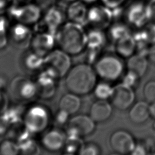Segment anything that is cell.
Returning a JSON list of instances; mask_svg holds the SVG:
<instances>
[{
  "instance_id": "12",
  "label": "cell",
  "mask_w": 155,
  "mask_h": 155,
  "mask_svg": "<svg viewBox=\"0 0 155 155\" xmlns=\"http://www.w3.org/2000/svg\"><path fill=\"white\" fill-rule=\"evenodd\" d=\"M136 95L132 87L124 83L118 84L113 88L110 97L112 105L119 110H126L134 103Z\"/></svg>"
},
{
  "instance_id": "42",
  "label": "cell",
  "mask_w": 155,
  "mask_h": 155,
  "mask_svg": "<svg viewBox=\"0 0 155 155\" xmlns=\"http://www.w3.org/2000/svg\"><path fill=\"white\" fill-rule=\"evenodd\" d=\"M8 107L7 97L3 90L0 89V114L5 111Z\"/></svg>"
},
{
  "instance_id": "9",
  "label": "cell",
  "mask_w": 155,
  "mask_h": 155,
  "mask_svg": "<svg viewBox=\"0 0 155 155\" xmlns=\"http://www.w3.org/2000/svg\"><path fill=\"white\" fill-rule=\"evenodd\" d=\"M113 15L111 8L104 4H94L88 9L87 22L94 28L104 30L111 24Z\"/></svg>"
},
{
  "instance_id": "49",
  "label": "cell",
  "mask_w": 155,
  "mask_h": 155,
  "mask_svg": "<svg viewBox=\"0 0 155 155\" xmlns=\"http://www.w3.org/2000/svg\"><path fill=\"white\" fill-rule=\"evenodd\" d=\"M84 3H85L87 5V4H93L94 2H96L97 0H81Z\"/></svg>"
},
{
  "instance_id": "5",
  "label": "cell",
  "mask_w": 155,
  "mask_h": 155,
  "mask_svg": "<svg viewBox=\"0 0 155 155\" xmlns=\"http://www.w3.org/2000/svg\"><path fill=\"white\" fill-rule=\"evenodd\" d=\"M7 10L10 18L16 22L28 26L36 24L40 21L43 12L34 2L25 4H12Z\"/></svg>"
},
{
  "instance_id": "14",
  "label": "cell",
  "mask_w": 155,
  "mask_h": 155,
  "mask_svg": "<svg viewBox=\"0 0 155 155\" xmlns=\"http://www.w3.org/2000/svg\"><path fill=\"white\" fill-rule=\"evenodd\" d=\"M128 24L137 28L143 27L149 21L146 2L136 1L131 3L125 11Z\"/></svg>"
},
{
  "instance_id": "20",
  "label": "cell",
  "mask_w": 155,
  "mask_h": 155,
  "mask_svg": "<svg viewBox=\"0 0 155 155\" xmlns=\"http://www.w3.org/2000/svg\"><path fill=\"white\" fill-rule=\"evenodd\" d=\"M127 67L128 71L142 77L147 72L148 67V59L140 53L133 54L128 58Z\"/></svg>"
},
{
  "instance_id": "1",
  "label": "cell",
  "mask_w": 155,
  "mask_h": 155,
  "mask_svg": "<svg viewBox=\"0 0 155 155\" xmlns=\"http://www.w3.org/2000/svg\"><path fill=\"white\" fill-rule=\"evenodd\" d=\"M55 36L59 48L70 55L78 54L87 47V32L82 24L71 21L64 23Z\"/></svg>"
},
{
  "instance_id": "45",
  "label": "cell",
  "mask_w": 155,
  "mask_h": 155,
  "mask_svg": "<svg viewBox=\"0 0 155 155\" xmlns=\"http://www.w3.org/2000/svg\"><path fill=\"white\" fill-rule=\"evenodd\" d=\"M146 153H147V151L143 145H139V144H137V145L136 144V146L131 154H137V155L138 154L143 155V154H145Z\"/></svg>"
},
{
  "instance_id": "8",
  "label": "cell",
  "mask_w": 155,
  "mask_h": 155,
  "mask_svg": "<svg viewBox=\"0 0 155 155\" xmlns=\"http://www.w3.org/2000/svg\"><path fill=\"white\" fill-rule=\"evenodd\" d=\"M66 18L65 11L56 5L43 11L42 17L38 22L39 29L36 32L45 31L56 35Z\"/></svg>"
},
{
  "instance_id": "34",
  "label": "cell",
  "mask_w": 155,
  "mask_h": 155,
  "mask_svg": "<svg viewBox=\"0 0 155 155\" xmlns=\"http://www.w3.org/2000/svg\"><path fill=\"white\" fill-rule=\"evenodd\" d=\"M148 43L155 44V21H149L142 29Z\"/></svg>"
},
{
  "instance_id": "38",
  "label": "cell",
  "mask_w": 155,
  "mask_h": 155,
  "mask_svg": "<svg viewBox=\"0 0 155 155\" xmlns=\"http://www.w3.org/2000/svg\"><path fill=\"white\" fill-rule=\"evenodd\" d=\"M10 124L5 119V117L2 115L0 114V136L5 135L6 133H8L10 128Z\"/></svg>"
},
{
  "instance_id": "24",
  "label": "cell",
  "mask_w": 155,
  "mask_h": 155,
  "mask_svg": "<svg viewBox=\"0 0 155 155\" xmlns=\"http://www.w3.org/2000/svg\"><path fill=\"white\" fill-rule=\"evenodd\" d=\"M102 30V29L93 27L87 33V48L99 50L104 46L105 43L106 36Z\"/></svg>"
},
{
  "instance_id": "27",
  "label": "cell",
  "mask_w": 155,
  "mask_h": 155,
  "mask_svg": "<svg viewBox=\"0 0 155 155\" xmlns=\"http://www.w3.org/2000/svg\"><path fill=\"white\" fill-rule=\"evenodd\" d=\"M108 34L110 37L116 42L118 39L131 34V32L127 24L117 22L110 25Z\"/></svg>"
},
{
  "instance_id": "15",
  "label": "cell",
  "mask_w": 155,
  "mask_h": 155,
  "mask_svg": "<svg viewBox=\"0 0 155 155\" xmlns=\"http://www.w3.org/2000/svg\"><path fill=\"white\" fill-rule=\"evenodd\" d=\"M33 32L29 26L20 22H16L10 27L8 37L11 42L17 48H26L30 44Z\"/></svg>"
},
{
  "instance_id": "10",
  "label": "cell",
  "mask_w": 155,
  "mask_h": 155,
  "mask_svg": "<svg viewBox=\"0 0 155 155\" xmlns=\"http://www.w3.org/2000/svg\"><path fill=\"white\" fill-rule=\"evenodd\" d=\"M96 128V122L90 115L78 114L69 119L66 133L68 136L84 137L93 133Z\"/></svg>"
},
{
  "instance_id": "37",
  "label": "cell",
  "mask_w": 155,
  "mask_h": 155,
  "mask_svg": "<svg viewBox=\"0 0 155 155\" xmlns=\"http://www.w3.org/2000/svg\"><path fill=\"white\" fill-rule=\"evenodd\" d=\"M10 27L8 19L0 15V36L8 35Z\"/></svg>"
},
{
  "instance_id": "40",
  "label": "cell",
  "mask_w": 155,
  "mask_h": 155,
  "mask_svg": "<svg viewBox=\"0 0 155 155\" xmlns=\"http://www.w3.org/2000/svg\"><path fill=\"white\" fill-rule=\"evenodd\" d=\"M139 78L135 74L133 73L132 72L128 71V73L124 78L122 82L133 87V85L136 84Z\"/></svg>"
},
{
  "instance_id": "47",
  "label": "cell",
  "mask_w": 155,
  "mask_h": 155,
  "mask_svg": "<svg viewBox=\"0 0 155 155\" xmlns=\"http://www.w3.org/2000/svg\"><path fill=\"white\" fill-rule=\"evenodd\" d=\"M149 113L150 117L155 119V102L149 104Z\"/></svg>"
},
{
  "instance_id": "18",
  "label": "cell",
  "mask_w": 155,
  "mask_h": 155,
  "mask_svg": "<svg viewBox=\"0 0 155 155\" xmlns=\"http://www.w3.org/2000/svg\"><path fill=\"white\" fill-rule=\"evenodd\" d=\"M88 8L87 4L81 0H74L67 4L65 10L66 18L68 21L83 25L87 23Z\"/></svg>"
},
{
  "instance_id": "32",
  "label": "cell",
  "mask_w": 155,
  "mask_h": 155,
  "mask_svg": "<svg viewBox=\"0 0 155 155\" xmlns=\"http://www.w3.org/2000/svg\"><path fill=\"white\" fill-rule=\"evenodd\" d=\"M143 94L145 101L149 104L155 102V80L146 82L143 88Z\"/></svg>"
},
{
  "instance_id": "33",
  "label": "cell",
  "mask_w": 155,
  "mask_h": 155,
  "mask_svg": "<svg viewBox=\"0 0 155 155\" xmlns=\"http://www.w3.org/2000/svg\"><path fill=\"white\" fill-rule=\"evenodd\" d=\"M101 153V149L98 145L93 142L82 143L78 154L80 155H98Z\"/></svg>"
},
{
  "instance_id": "41",
  "label": "cell",
  "mask_w": 155,
  "mask_h": 155,
  "mask_svg": "<svg viewBox=\"0 0 155 155\" xmlns=\"http://www.w3.org/2000/svg\"><path fill=\"white\" fill-rule=\"evenodd\" d=\"M102 3L107 6L111 9H113L120 6H122L123 4L126 0H101Z\"/></svg>"
},
{
  "instance_id": "2",
  "label": "cell",
  "mask_w": 155,
  "mask_h": 155,
  "mask_svg": "<svg viewBox=\"0 0 155 155\" xmlns=\"http://www.w3.org/2000/svg\"><path fill=\"white\" fill-rule=\"evenodd\" d=\"M65 77L67 90L79 96L90 93L97 84V73L94 68L88 63L78 64L71 67Z\"/></svg>"
},
{
  "instance_id": "23",
  "label": "cell",
  "mask_w": 155,
  "mask_h": 155,
  "mask_svg": "<svg viewBox=\"0 0 155 155\" xmlns=\"http://www.w3.org/2000/svg\"><path fill=\"white\" fill-rule=\"evenodd\" d=\"M137 48V44L134 36L130 34L116 42V50L120 57L128 58L134 54Z\"/></svg>"
},
{
  "instance_id": "46",
  "label": "cell",
  "mask_w": 155,
  "mask_h": 155,
  "mask_svg": "<svg viewBox=\"0 0 155 155\" xmlns=\"http://www.w3.org/2000/svg\"><path fill=\"white\" fill-rule=\"evenodd\" d=\"M8 41V35L0 36V50L4 48L7 45Z\"/></svg>"
},
{
  "instance_id": "28",
  "label": "cell",
  "mask_w": 155,
  "mask_h": 155,
  "mask_svg": "<svg viewBox=\"0 0 155 155\" xmlns=\"http://www.w3.org/2000/svg\"><path fill=\"white\" fill-rule=\"evenodd\" d=\"M18 144L19 148V153L26 155H34L39 153V147L33 139V137L18 143Z\"/></svg>"
},
{
  "instance_id": "50",
  "label": "cell",
  "mask_w": 155,
  "mask_h": 155,
  "mask_svg": "<svg viewBox=\"0 0 155 155\" xmlns=\"http://www.w3.org/2000/svg\"><path fill=\"white\" fill-rule=\"evenodd\" d=\"M57 1H59L60 2H62L63 3H65V4H67L68 3H69V2H70L73 1H74V0H57Z\"/></svg>"
},
{
  "instance_id": "11",
  "label": "cell",
  "mask_w": 155,
  "mask_h": 155,
  "mask_svg": "<svg viewBox=\"0 0 155 155\" xmlns=\"http://www.w3.org/2000/svg\"><path fill=\"white\" fill-rule=\"evenodd\" d=\"M58 79L51 70L44 67L35 80L38 91L37 96L45 99L52 97L56 92V81Z\"/></svg>"
},
{
  "instance_id": "35",
  "label": "cell",
  "mask_w": 155,
  "mask_h": 155,
  "mask_svg": "<svg viewBox=\"0 0 155 155\" xmlns=\"http://www.w3.org/2000/svg\"><path fill=\"white\" fill-rule=\"evenodd\" d=\"M69 115L66 112L61 110L59 109L58 112L56 113L55 116H54V124H56V127L59 128L61 126L64 125L66 124H68V122L69 120Z\"/></svg>"
},
{
  "instance_id": "19",
  "label": "cell",
  "mask_w": 155,
  "mask_h": 155,
  "mask_svg": "<svg viewBox=\"0 0 155 155\" xmlns=\"http://www.w3.org/2000/svg\"><path fill=\"white\" fill-rule=\"evenodd\" d=\"M113 107L107 100L97 99L93 103L90 109L89 115L96 123L107 120L111 116Z\"/></svg>"
},
{
  "instance_id": "25",
  "label": "cell",
  "mask_w": 155,
  "mask_h": 155,
  "mask_svg": "<svg viewBox=\"0 0 155 155\" xmlns=\"http://www.w3.org/2000/svg\"><path fill=\"white\" fill-rule=\"evenodd\" d=\"M24 67L30 71H38L45 66V56L33 50L27 53L24 58Z\"/></svg>"
},
{
  "instance_id": "4",
  "label": "cell",
  "mask_w": 155,
  "mask_h": 155,
  "mask_svg": "<svg viewBox=\"0 0 155 155\" xmlns=\"http://www.w3.org/2000/svg\"><path fill=\"white\" fill-rule=\"evenodd\" d=\"M50 118V112L45 106L35 105L25 111L23 123L28 131L35 134L47 129Z\"/></svg>"
},
{
  "instance_id": "48",
  "label": "cell",
  "mask_w": 155,
  "mask_h": 155,
  "mask_svg": "<svg viewBox=\"0 0 155 155\" xmlns=\"http://www.w3.org/2000/svg\"><path fill=\"white\" fill-rule=\"evenodd\" d=\"M33 2V0H13V4H25Z\"/></svg>"
},
{
  "instance_id": "30",
  "label": "cell",
  "mask_w": 155,
  "mask_h": 155,
  "mask_svg": "<svg viewBox=\"0 0 155 155\" xmlns=\"http://www.w3.org/2000/svg\"><path fill=\"white\" fill-rule=\"evenodd\" d=\"M19 153L17 142L11 138L2 140L0 142V154L16 155Z\"/></svg>"
},
{
  "instance_id": "39",
  "label": "cell",
  "mask_w": 155,
  "mask_h": 155,
  "mask_svg": "<svg viewBox=\"0 0 155 155\" xmlns=\"http://www.w3.org/2000/svg\"><path fill=\"white\" fill-rule=\"evenodd\" d=\"M146 6L150 21H155V0H148Z\"/></svg>"
},
{
  "instance_id": "36",
  "label": "cell",
  "mask_w": 155,
  "mask_h": 155,
  "mask_svg": "<svg viewBox=\"0 0 155 155\" xmlns=\"http://www.w3.org/2000/svg\"><path fill=\"white\" fill-rule=\"evenodd\" d=\"M57 0H33V2L43 11L56 5Z\"/></svg>"
},
{
  "instance_id": "44",
  "label": "cell",
  "mask_w": 155,
  "mask_h": 155,
  "mask_svg": "<svg viewBox=\"0 0 155 155\" xmlns=\"http://www.w3.org/2000/svg\"><path fill=\"white\" fill-rule=\"evenodd\" d=\"M147 58L148 59V61L155 64V44H152V46L150 48H148Z\"/></svg>"
},
{
  "instance_id": "29",
  "label": "cell",
  "mask_w": 155,
  "mask_h": 155,
  "mask_svg": "<svg viewBox=\"0 0 155 155\" xmlns=\"http://www.w3.org/2000/svg\"><path fill=\"white\" fill-rule=\"evenodd\" d=\"M113 88V87L108 82H102L96 84L93 89V93L97 99L107 100L111 96Z\"/></svg>"
},
{
  "instance_id": "6",
  "label": "cell",
  "mask_w": 155,
  "mask_h": 155,
  "mask_svg": "<svg viewBox=\"0 0 155 155\" xmlns=\"http://www.w3.org/2000/svg\"><path fill=\"white\" fill-rule=\"evenodd\" d=\"M37 92L35 81L27 77H16L12 81L10 85V94L17 102L29 101L37 96Z\"/></svg>"
},
{
  "instance_id": "13",
  "label": "cell",
  "mask_w": 155,
  "mask_h": 155,
  "mask_svg": "<svg viewBox=\"0 0 155 155\" xmlns=\"http://www.w3.org/2000/svg\"><path fill=\"white\" fill-rule=\"evenodd\" d=\"M109 142L112 150L119 154H131L136 144L133 135L124 130H117L113 132Z\"/></svg>"
},
{
  "instance_id": "22",
  "label": "cell",
  "mask_w": 155,
  "mask_h": 155,
  "mask_svg": "<svg viewBox=\"0 0 155 155\" xmlns=\"http://www.w3.org/2000/svg\"><path fill=\"white\" fill-rule=\"evenodd\" d=\"M81 106V100L79 96L70 92L62 96L59 102V109L69 115L76 114Z\"/></svg>"
},
{
  "instance_id": "21",
  "label": "cell",
  "mask_w": 155,
  "mask_h": 155,
  "mask_svg": "<svg viewBox=\"0 0 155 155\" xmlns=\"http://www.w3.org/2000/svg\"><path fill=\"white\" fill-rule=\"evenodd\" d=\"M131 121L136 124H140L148 120L150 116L149 103L147 101H138L134 103L130 108L128 113Z\"/></svg>"
},
{
  "instance_id": "26",
  "label": "cell",
  "mask_w": 155,
  "mask_h": 155,
  "mask_svg": "<svg viewBox=\"0 0 155 155\" xmlns=\"http://www.w3.org/2000/svg\"><path fill=\"white\" fill-rule=\"evenodd\" d=\"M24 107L21 105H14L8 106L5 111L2 113L10 125L21 122L23 121V117L25 113Z\"/></svg>"
},
{
  "instance_id": "7",
  "label": "cell",
  "mask_w": 155,
  "mask_h": 155,
  "mask_svg": "<svg viewBox=\"0 0 155 155\" xmlns=\"http://www.w3.org/2000/svg\"><path fill=\"white\" fill-rule=\"evenodd\" d=\"M61 78L67 74L71 67L70 55L61 48L53 49L45 56V66Z\"/></svg>"
},
{
  "instance_id": "31",
  "label": "cell",
  "mask_w": 155,
  "mask_h": 155,
  "mask_svg": "<svg viewBox=\"0 0 155 155\" xmlns=\"http://www.w3.org/2000/svg\"><path fill=\"white\" fill-rule=\"evenodd\" d=\"M67 135V134H66ZM82 145L81 140V137L76 136L67 135L65 145L62 150L66 154H74L75 152H79V150Z\"/></svg>"
},
{
  "instance_id": "43",
  "label": "cell",
  "mask_w": 155,
  "mask_h": 155,
  "mask_svg": "<svg viewBox=\"0 0 155 155\" xmlns=\"http://www.w3.org/2000/svg\"><path fill=\"white\" fill-rule=\"evenodd\" d=\"M13 2V0H0V14L7 10Z\"/></svg>"
},
{
  "instance_id": "3",
  "label": "cell",
  "mask_w": 155,
  "mask_h": 155,
  "mask_svg": "<svg viewBox=\"0 0 155 155\" xmlns=\"http://www.w3.org/2000/svg\"><path fill=\"white\" fill-rule=\"evenodd\" d=\"M124 65L120 56L107 54L99 57L96 61L94 70L97 76L106 81H114L122 74Z\"/></svg>"
},
{
  "instance_id": "17",
  "label": "cell",
  "mask_w": 155,
  "mask_h": 155,
  "mask_svg": "<svg viewBox=\"0 0 155 155\" xmlns=\"http://www.w3.org/2000/svg\"><path fill=\"white\" fill-rule=\"evenodd\" d=\"M56 35L49 32H36L33 36L30 45L33 51L45 56L54 48L56 41Z\"/></svg>"
},
{
  "instance_id": "16",
  "label": "cell",
  "mask_w": 155,
  "mask_h": 155,
  "mask_svg": "<svg viewBox=\"0 0 155 155\" xmlns=\"http://www.w3.org/2000/svg\"><path fill=\"white\" fill-rule=\"evenodd\" d=\"M66 137V133L60 128L54 127L45 131L41 138V143L46 150L57 152L63 150Z\"/></svg>"
}]
</instances>
